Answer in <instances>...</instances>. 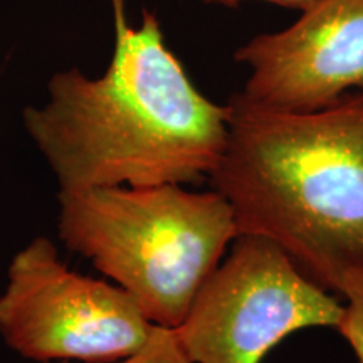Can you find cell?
Segmentation results:
<instances>
[{"label":"cell","mask_w":363,"mask_h":363,"mask_svg":"<svg viewBox=\"0 0 363 363\" xmlns=\"http://www.w3.org/2000/svg\"><path fill=\"white\" fill-rule=\"evenodd\" d=\"M115 49L101 78L78 69L49 81L44 106L24 110V126L61 190L199 184L227 142V108L195 88L167 48L155 13L126 22L111 0Z\"/></svg>","instance_id":"6da1fadb"},{"label":"cell","mask_w":363,"mask_h":363,"mask_svg":"<svg viewBox=\"0 0 363 363\" xmlns=\"http://www.w3.org/2000/svg\"><path fill=\"white\" fill-rule=\"evenodd\" d=\"M208 175L239 235H261L326 291L363 267V91L316 111H279L235 93Z\"/></svg>","instance_id":"7a4b0ae2"},{"label":"cell","mask_w":363,"mask_h":363,"mask_svg":"<svg viewBox=\"0 0 363 363\" xmlns=\"http://www.w3.org/2000/svg\"><path fill=\"white\" fill-rule=\"evenodd\" d=\"M59 238L136 299L153 325L177 328L238 238L216 190L179 184L59 192Z\"/></svg>","instance_id":"3957f363"},{"label":"cell","mask_w":363,"mask_h":363,"mask_svg":"<svg viewBox=\"0 0 363 363\" xmlns=\"http://www.w3.org/2000/svg\"><path fill=\"white\" fill-rule=\"evenodd\" d=\"M343 311L345 305L306 278L283 249L244 234L174 330L190 363H261L294 331L337 330Z\"/></svg>","instance_id":"277c9868"},{"label":"cell","mask_w":363,"mask_h":363,"mask_svg":"<svg viewBox=\"0 0 363 363\" xmlns=\"http://www.w3.org/2000/svg\"><path fill=\"white\" fill-rule=\"evenodd\" d=\"M153 326L130 293L71 271L48 238L12 257L0 294V337L21 357L113 363L143 348Z\"/></svg>","instance_id":"5b68a950"},{"label":"cell","mask_w":363,"mask_h":363,"mask_svg":"<svg viewBox=\"0 0 363 363\" xmlns=\"http://www.w3.org/2000/svg\"><path fill=\"white\" fill-rule=\"evenodd\" d=\"M234 59L249 67L240 93L261 106H330L363 91V0H316L286 29L249 39Z\"/></svg>","instance_id":"8992f818"},{"label":"cell","mask_w":363,"mask_h":363,"mask_svg":"<svg viewBox=\"0 0 363 363\" xmlns=\"http://www.w3.org/2000/svg\"><path fill=\"white\" fill-rule=\"evenodd\" d=\"M338 294L347 299V305L337 331L363 363V267L345 272Z\"/></svg>","instance_id":"52a82bcc"},{"label":"cell","mask_w":363,"mask_h":363,"mask_svg":"<svg viewBox=\"0 0 363 363\" xmlns=\"http://www.w3.org/2000/svg\"><path fill=\"white\" fill-rule=\"evenodd\" d=\"M113 363H190V360L182 348L175 330L155 325L143 348Z\"/></svg>","instance_id":"ba28073f"},{"label":"cell","mask_w":363,"mask_h":363,"mask_svg":"<svg viewBox=\"0 0 363 363\" xmlns=\"http://www.w3.org/2000/svg\"><path fill=\"white\" fill-rule=\"evenodd\" d=\"M206 4H220L225 7H234L239 6L242 2H266V4H274V6L286 7V9H294V11H303V9L310 7L311 4H315L316 0H201Z\"/></svg>","instance_id":"9c48e42d"}]
</instances>
